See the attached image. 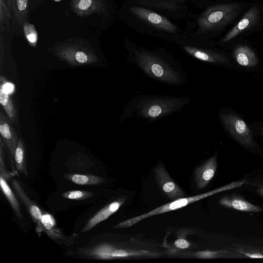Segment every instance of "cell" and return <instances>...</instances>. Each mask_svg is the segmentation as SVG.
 Returning <instances> with one entry per match:
<instances>
[{
    "instance_id": "cell-1",
    "label": "cell",
    "mask_w": 263,
    "mask_h": 263,
    "mask_svg": "<svg viewBox=\"0 0 263 263\" xmlns=\"http://www.w3.org/2000/svg\"><path fill=\"white\" fill-rule=\"evenodd\" d=\"M190 101V98L185 97L139 95L128 101L121 119L138 118L153 122L180 111Z\"/></svg>"
},
{
    "instance_id": "cell-2",
    "label": "cell",
    "mask_w": 263,
    "mask_h": 263,
    "mask_svg": "<svg viewBox=\"0 0 263 263\" xmlns=\"http://www.w3.org/2000/svg\"><path fill=\"white\" fill-rule=\"evenodd\" d=\"M130 51L129 61L149 78L174 86L186 83L183 68L175 62L143 48H133Z\"/></svg>"
},
{
    "instance_id": "cell-3",
    "label": "cell",
    "mask_w": 263,
    "mask_h": 263,
    "mask_svg": "<svg viewBox=\"0 0 263 263\" xmlns=\"http://www.w3.org/2000/svg\"><path fill=\"white\" fill-rule=\"evenodd\" d=\"M219 119L226 134L239 145L250 152L263 155L254 132L237 112L230 109H221Z\"/></svg>"
},
{
    "instance_id": "cell-4",
    "label": "cell",
    "mask_w": 263,
    "mask_h": 263,
    "mask_svg": "<svg viewBox=\"0 0 263 263\" xmlns=\"http://www.w3.org/2000/svg\"><path fill=\"white\" fill-rule=\"evenodd\" d=\"M247 182L246 179H244L241 181L232 182L223 186L202 194L191 197L177 198L171 202L161 205L146 213H144L140 216L122 221L115 226L114 228H125L130 227L140 222L141 220L146 219L149 217L183 208L190 203L206 198L214 194L240 187L245 184Z\"/></svg>"
},
{
    "instance_id": "cell-5",
    "label": "cell",
    "mask_w": 263,
    "mask_h": 263,
    "mask_svg": "<svg viewBox=\"0 0 263 263\" xmlns=\"http://www.w3.org/2000/svg\"><path fill=\"white\" fill-rule=\"evenodd\" d=\"M241 9L238 4H222L209 7L198 19L199 30L209 31L226 26L237 16Z\"/></svg>"
},
{
    "instance_id": "cell-6",
    "label": "cell",
    "mask_w": 263,
    "mask_h": 263,
    "mask_svg": "<svg viewBox=\"0 0 263 263\" xmlns=\"http://www.w3.org/2000/svg\"><path fill=\"white\" fill-rule=\"evenodd\" d=\"M91 256L102 259L155 257L158 254L144 250L123 249L109 244H103L91 251Z\"/></svg>"
},
{
    "instance_id": "cell-7",
    "label": "cell",
    "mask_w": 263,
    "mask_h": 263,
    "mask_svg": "<svg viewBox=\"0 0 263 263\" xmlns=\"http://www.w3.org/2000/svg\"><path fill=\"white\" fill-rule=\"evenodd\" d=\"M57 55L70 63L89 64L97 60L96 55L86 47L66 44L58 48Z\"/></svg>"
},
{
    "instance_id": "cell-8",
    "label": "cell",
    "mask_w": 263,
    "mask_h": 263,
    "mask_svg": "<svg viewBox=\"0 0 263 263\" xmlns=\"http://www.w3.org/2000/svg\"><path fill=\"white\" fill-rule=\"evenodd\" d=\"M130 10L138 17L159 29L169 32L176 30V26L168 19L155 12L138 6L132 7Z\"/></svg>"
},
{
    "instance_id": "cell-9",
    "label": "cell",
    "mask_w": 263,
    "mask_h": 263,
    "mask_svg": "<svg viewBox=\"0 0 263 263\" xmlns=\"http://www.w3.org/2000/svg\"><path fill=\"white\" fill-rule=\"evenodd\" d=\"M156 182L164 193L170 198L175 199L185 196L182 190L175 183L161 164L155 168Z\"/></svg>"
},
{
    "instance_id": "cell-10",
    "label": "cell",
    "mask_w": 263,
    "mask_h": 263,
    "mask_svg": "<svg viewBox=\"0 0 263 263\" xmlns=\"http://www.w3.org/2000/svg\"><path fill=\"white\" fill-rule=\"evenodd\" d=\"M182 48L192 57L208 63L220 65L228 63L227 56L220 52L187 45H183Z\"/></svg>"
},
{
    "instance_id": "cell-11",
    "label": "cell",
    "mask_w": 263,
    "mask_h": 263,
    "mask_svg": "<svg viewBox=\"0 0 263 263\" xmlns=\"http://www.w3.org/2000/svg\"><path fill=\"white\" fill-rule=\"evenodd\" d=\"M71 6L77 15L85 17L93 13L106 14L107 8L103 0H71Z\"/></svg>"
},
{
    "instance_id": "cell-12",
    "label": "cell",
    "mask_w": 263,
    "mask_h": 263,
    "mask_svg": "<svg viewBox=\"0 0 263 263\" xmlns=\"http://www.w3.org/2000/svg\"><path fill=\"white\" fill-rule=\"evenodd\" d=\"M217 155L210 158L195 171V180L198 189L206 186L215 175L217 167Z\"/></svg>"
},
{
    "instance_id": "cell-13",
    "label": "cell",
    "mask_w": 263,
    "mask_h": 263,
    "mask_svg": "<svg viewBox=\"0 0 263 263\" xmlns=\"http://www.w3.org/2000/svg\"><path fill=\"white\" fill-rule=\"evenodd\" d=\"M259 10L257 7L254 6L247 11L238 22L223 37L222 43H226L245 30L251 28L257 21Z\"/></svg>"
},
{
    "instance_id": "cell-14",
    "label": "cell",
    "mask_w": 263,
    "mask_h": 263,
    "mask_svg": "<svg viewBox=\"0 0 263 263\" xmlns=\"http://www.w3.org/2000/svg\"><path fill=\"white\" fill-rule=\"evenodd\" d=\"M9 118L0 112V133L6 147L12 157H14L15 151L18 142V137Z\"/></svg>"
},
{
    "instance_id": "cell-15",
    "label": "cell",
    "mask_w": 263,
    "mask_h": 263,
    "mask_svg": "<svg viewBox=\"0 0 263 263\" xmlns=\"http://www.w3.org/2000/svg\"><path fill=\"white\" fill-rule=\"evenodd\" d=\"M219 203L223 206L247 212H259L262 209L246 200L238 195H229L222 197Z\"/></svg>"
},
{
    "instance_id": "cell-16",
    "label": "cell",
    "mask_w": 263,
    "mask_h": 263,
    "mask_svg": "<svg viewBox=\"0 0 263 263\" xmlns=\"http://www.w3.org/2000/svg\"><path fill=\"white\" fill-rule=\"evenodd\" d=\"M12 185L17 195L25 204L34 222L36 223L37 232H42L43 229L41 224V218L43 214L40 209L28 198L17 181L13 180L12 181Z\"/></svg>"
},
{
    "instance_id": "cell-17",
    "label": "cell",
    "mask_w": 263,
    "mask_h": 263,
    "mask_svg": "<svg viewBox=\"0 0 263 263\" xmlns=\"http://www.w3.org/2000/svg\"><path fill=\"white\" fill-rule=\"evenodd\" d=\"M124 202V199H120L107 204L88 221L81 232L82 233L86 232L90 230L99 223L107 219L109 216L117 212Z\"/></svg>"
},
{
    "instance_id": "cell-18",
    "label": "cell",
    "mask_w": 263,
    "mask_h": 263,
    "mask_svg": "<svg viewBox=\"0 0 263 263\" xmlns=\"http://www.w3.org/2000/svg\"><path fill=\"white\" fill-rule=\"evenodd\" d=\"M233 56L237 64L243 67H254L258 64V58L255 52L246 45H240L235 48Z\"/></svg>"
},
{
    "instance_id": "cell-19",
    "label": "cell",
    "mask_w": 263,
    "mask_h": 263,
    "mask_svg": "<svg viewBox=\"0 0 263 263\" xmlns=\"http://www.w3.org/2000/svg\"><path fill=\"white\" fill-rule=\"evenodd\" d=\"M11 93L7 91L4 86L1 84L0 103L11 122L13 123H16L18 120L17 111L10 97Z\"/></svg>"
},
{
    "instance_id": "cell-20",
    "label": "cell",
    "mask_w": 263,
    "mask_h": 263,
    "mask_svg": "<svg viewBox=\"0 0 263 263\" xmlns=\"http://www.w3.org/2000/svg\"><path fill=\"white\" fill-rule=\"evenodd\" d=\"M29 2V0H14L12 18L13 23L23 26L27 17Z\"/></svg>"
},
{
    "instance_id": "cell-21",
    "label": "cell",
    "mask_w": 263,
    "mask_h": 263,
    "mask_svg": "<svg viewBox=\"0 0 263 263\" xmlns=\"http://www.w3.org/2000/svg\"><path fill=\"white\" fill-rule=\"evenodd\" d=\"M65 178L70 181L78 185H97L103 183L105 179L101 177L85 174H66Z\"/></svg>"
},
{
    "instance_id": "cell-22",
    "label": "cell",
    "mask_w": 263,
    "mask_h": 263,
    "mask_svg": "<svg viewBox=\"0 0 263 263\" xmlns=\"http://www.w3.org/2000/svg\"><path fill=\"white\" fill-rule=\"evenodd\" d=\"M0 184L4 194L10 203L16 216L19 219H22L23 216L19 203L11 189L7 183L6 178L1 175H0Z\"/></svg>"
},
{
    "instance_id": "cell-23",
    "label": "cell",
    "mask_w": 263,
    "mask_h": 263,
    "mask_svg": "<svg viewBox=\"0 0 263 263\" xmlns=\"http://www.w3.org/2000/svg\"><path fill=\"white\" fill-rule=\"evenodd\" d=\"M95 164L85 156H74L70 158L66 163L67 167L72 170L86 172L91 170Z\"/></svg>"
},
{
    "instance_id": "cell-24",
    "label": "cell",
    "mask_w": 263,
    "mask_h": 263,
    "mask_svg": "<svg viewBox=\"0 0 263 263\" xmlns=\"http://www.w3.org/2000/svg\"><path fill=\"white\" fill-rule=\"evenodd\" d=\"M14 159L16 169L21 173L27 175L25 160V150L22 139L19 138L16 147Z\"/></svg>"
},
{
    "instance_id": "cell-25",
    "label": "cell",
    "mask_w": 263,
    "mask_h": 263,
    "mask_svg": "<svg viewBox=\"0 0 263 263\" xmlns=\"http://www.w3.org/2000/svg\"><path fill=\"white\" fill-rule=\"evenodd\" d=\"M13 18L7 0H0V30H9L10 21Z\"/></svg>"
},
{
    "instance_id": "cell-26",
    "label": "cell",
    "mask_w": 263,
    "mask_h": 263,
    "mask_svg": "<svg viewBox=\"0 0 263 263\" xmlns=\"http://www.w3.org/2000/svg\"><path fill=\"white\" fill-rule=\"evenodd\" d=\"M23 26L24 35L28 42L32 47H35L38 37L34 26L25 22Z\"/></svg>"
},
{
    "instance_id": "cell-27",
    "label": "cell",
    "mask_w": 263,
    "mask_h": 263,
    "mask_svg": "<svg viewBox=\"0 0 263 263\" xmlns=\"http://www.w3.org/2000/svg\"><path fill=\"white\" fill-rule=\"evenodd\" d=\"M230 252L227 251H201L195 252L194 256L196 257L203 259L216 258L220 257H231Z\"/></svg>"
},
{
    "instance_id": "cell-28",
    "label": "cell",
    "mask_w": 263,
    "mask_h": 263,
    "mask_svg": "<svg viewBox=\"0 0 263 263\" xmlns=\"http://www.w3.org/2000/svg\"><path fill=\"white\" fill-rule=\"evenodd\" d=\"M93 195V193L85 191H70L64 192L62 196L63 198L74 199L83 200L89 198Z\"/></svg>"
},
{
    "instance_id": "cell-29",
    "label": "cell",
    "mask_w": 263,
    "mask_h": 263,
    "mask_svg": "<svg viewBox=\"0 0 263 263\" xmlns=\"http://www.w3.org/2000/svg\"><path fill=\"white\" fill-rule=\"evenodd\" d=\"M41 224L43 232L46 233L56 227V223L54 217L49 213L43 214L41 218Z\"/></svg>"
},
{
    "instance_id": "cell-30",
    "label": "cell",
    "mask_w": 263,
    "mask_h": 263,
    "mask_svg": "<svg viewBox=\"0 0 263 263\" xmlns=\"http://www.w3.org/2000/svg\"><path fill=\"white\" fill-rule=\"evenodd\" d=\"M175 246L179 249H184L189 248L190 243L184 238H178L174 242Z\"/></svg>"
},
{
    "instance_id": "cell-31",
    "label": "cell",
    "mask_w": 263,
    "mask_h": 263,
    "mask_svg": "<svg viewBox=\"0 0 263 263\" xmlns=\"http://www.w3.org/2000/svg\"><path fill=\"white\" fill-rule=\"evenodd\" d=\"M243 255L252 258H263V255L258 253H250L247 252H241Z\"/></svg>"
},
{
    "instance_id": "cell-32",
    "label": "cell",
    "mask_w": 263,
    "mask_h": 263,
    "mask_svg": "<svg viewBox=\"0 0 263 263\" xmlns=\"http://www.w3.org/2000/svg\"><path fill=\"white\" fill-rule=\"evenodd\" d=\"M256 129H257L256 132V133H257V135L263 136V123H258Z\"/></svg>"
},
{
    "instance_id": "cell-33",
    "label": "cell",
    "mask_w": 263,
    "mask_h": 263,
    "mask_svg": "<svg viewBox=\"0 0 263 263\" xmlns=\"http://www.w3.org/2000/svg\"><path fill=\"white\" fill-rule=\"evenodd\" d=\"M9 8L13 14V8L14 0H7Z\"/></svg>"
},
{
    "instance_id": "cell-34",
    "label": "cell",
    "mask_w": 263,
    "mask_h": 263,
    "mask_svg": "<svg viewBox=\"0 0 263 263\" xmlns=\"http://www.w3.org/2000/svg\"><path fill=\"white\" fill-rule=\"evenodd\" d=\"M259 194L263 197V185L260 184L258 189Z\"/></svg>"
},
{
    "instance_id": "cell-35",
    "label": "cell",
    "mask_w": 263,
    "mask_h": 263,
    "mask_svg": "<svg viewBox=\"0 0 263 263\" xmlns=\"http://www.w3.org/2000/svg\"><path fill=\"white\" fill-rule=\"evenodd\" d=\"M54 1H56V2H58V1H60L61 0H54Z\"/></svg>"
}]
</instances>
